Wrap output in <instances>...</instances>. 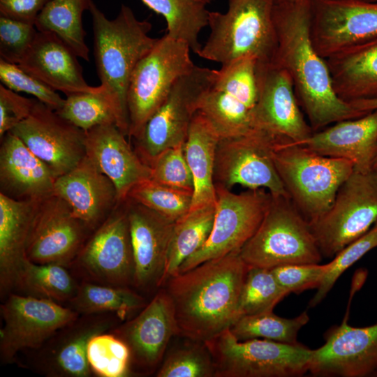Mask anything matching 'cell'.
Masks as SVG:
<instances>
[{
  "instance_id": "1",
  "label": "cell",
  "mask_w": 377,
  "mask_h": 377,
  "mask_svg": "<svg viewBox=\"0 0 377 377\" xmlns=\"http://www.w3.org/2000/svg\"><path fill=\"white\" fill-rule=\"evenodd\" d=\"M311 15V0L274 3L277 45L271 61L289 74L299 105L316 132L367 112L355 110L335 93L326 61L312 44Z\"/></svg>"
},
{
  "instance_id": "2",
  "label": "cell",
  "mask_w": 377,
  "mask_h": 377,
  "mask_svg": "<svg viewBox=\"0 0 377 377\" xmlns=\"http://www.w3.org/2000/svg\"><path fill=\"white\" fill-rule=\"evenodd\" d=\"M249 267L239 252L205 261L167 279L179 335L204 342L239 318V297Z\"/></svg>"
},
{
  "instance_id": "3",
  "label": "cell",
  "mask_w": 377,
  "mask_h": 377,
  "mask_svg": "<svg viewBox=\"0 0 377 377\" xmlns=\"http://www.w3.org/2000/svg\"><path fill=\"white\" fill-rule=\"evenodd\" d=\"M89 10L101 86L114 108L117 126L128 136L127 91L130 78L138 63L152 49L158 38L149 35L151 24L137 19L128 6L122 5L112 20L107 18L93 1Z\"/></svg>"
},
{
  "instance_id": "4",
  "label": "cell",
  "mask_w": 377,
  "mask_h": 377,
  "mask_svg": "<svg viewBox=\"0 0 377 377\" xmlns=\"http://www.w3.org/2000/svg\"><path fill=\"white\" fill-rule=\"evenodd\" d=\"M273 156L288 197L309 223L330 208L354 171L348 160L323 156L289 140L277 143Z\"/></svg>"
},
{
  "instance_id": "5",
  "label": "cell",
  "mask_w": 377,
  "mask_h": 377,
  "mask_svg": "<svg viewBox=\"0 0 377 377\" xmlns=\"http://www.w3.org/2000/svg\"><path fill=\"white\" fill-rule=\"evenodd\" d=\"M275 0H228L226 13L209 12L210 34L198 53L205 59L230 63L252 55L271 61L277 40L273 20Z\"/></svg>"
},
{
  "instance_id": "6",
  "label": "cell",
  "mask_w": 377,
  "mask_h": 377,
  "mask_svg": "<svg viewBox=\"0 0 377 377\" xmlns=\"http://www.w3.org/2000/svg\"><path fill=\"white\" fill-rule=\"evenodd\" d=\"M239 254L249 267L267 269L319 263L323 258L309 222L290 198L272 194L260 226Z\"/></svg>"
},
{
  "instance_id": "7",
  "label": "cell",
  "mask_w": 377,
  "mask_h": 377,
  "mask_svg": "<svg viewBox=\"0 0 377 377\" xmlns=\"http://www.w3.org/2000/svg\"><path fill=\"white\" fill-rule=\"evenodd\" d=\"M214 377H291L309 371L312 350L267 339L238 341L228 328L204 341Z\"/></svg>"
},
{
  "instance_id": "8",
  "label": "cell",
  "mask_w": 377,
  "mask_h": 377,
  "mask_svg": "<svg viewBox=\"0 0 377 377\" xmlns=\"http://www.w3.org/2000/svg\"><path fill=\"white\" fill-rule=\"evenodd\" d=\"M189 45L167 34L138 63L129 81L127 107L128 137L138 139L152 114L163 103L175 82L195 64Z\"/></svg>"
},
{
  "instance_id": "9",
  "label": "cell",
  "mask_w": 377,
  "mask_h": 377,
  "mask_svg": "<svg viewBox=\"0 0 377 377\" xmlns=\"http://www.w3.org/2000/svg\"><path fill=\"white\" fill-rule=\"evenodd\" d=\"M377 221V172L354 170L339 188L330 208L309 223L324 258H334Z\"/></svg>"
},
{
  "instance_id": "10",
  "label": "cell",
  "mask_w": 377,
  "mask_h": 377,
  "mask_svg": "<svg viewBox=\"0 0 377 377\" xmlns=\"http://www.w3.org/2000/svg\"><path fill=\"white\" fill-rule=\"evenodd\" d=\"M283 140H287L257 128L242 135L219 139L215 154V186L230 190L241 185L288 196L273 156L275 146Z\"/></svg>"
},
{
  "instance_id": "11",
  "label": "cell",
  "mask_w": 377,
  "mask_h": 377,
  "mask_svg": "<svg viewBox=\"0 0 377 377\" xmlns=\"http://www.w3.org/2000/svg\"><path fill=\"white\" fill-rule=\"evenodd\" d=\"M215 188L216 212L209 237L182 264L178 274L205 261L239 252L258 229L272 200L271 193L265 188L237 194L221 186Z\"/></svg>"
},
{
  "instance_id": "12",
  "label": "cell",
  "mask_w": 377,
  "mask_h": 377,
  "mask_svg": "<svg viewBox=\"0 0 377 377\" xmlns=\"http://www.w3.org/2000/svg\"><path fill=\"white\" fill-rule=\"evenodd\" d=\"M215 69L195 67L182 76L135 140L148 165L164 150L184 145L202 94L212 84Z\"/></svg>"
},
{
  "instance_id": "13",
  "label": "cell",
  "mask_w": 377,
  "mask_h": 377,
  "mask_svg": "<svg viewBox=\"0 0 377 377\" xmlns=\"http://www.w3.org/2000/svg\"><path fill=\"white\" fill-rule=\"evenodd\" d=\"M4 326L0 331V354L4 362L18 352L41 348L59 330L79 313L53 300L10 294L1 305Z\"/></svg>"
},
{
  "instance_id": "14",
  "label": "cell",
  "mask_w": 377,
  "mask_h": 377,
  "mask_svg": "<svg viewBox=\"0 0 377 377\" xmlns=\"http://www.w3.org/2000/svg\"><path fill=\"white\" fill-rule=\"evenodd\" d=\"M74 262L83 273L100 283L133 285L135 265L126 200L84 243Z\"/></svg>"
},
{
  "instance_id": "15",
  "label": "cell",
  "mask_w": 377,
  "mask_h": 377,
  "mask_svg": "<svg viewBox=\"0 0 377 377\" xmlns=\"http://www.w3.org/2000/svg\"><path fill=\"white\" fill-rule=\"evenodd\" d=\"M311 39L324 59L377 38V1L311 0Z\"/></svg>"
},
{
  "instance_id": "16",
  "label": "cell",
  "mask_w": 377,
  "mask_h": 377,
  "mask_svg": "<svg viewBox=\"0 0 377 377\" xmlns=\"http://www.w3.org/2000/svg\"><path fill=\"white\" fill-rule=\"evenodd\" d=\"M10 131L56 178L70 172L86 156V133L38 100L30 115Z\"/></svg>"
},
{
  "instance_id": "17",
  "label": "cell",
  "mask_w": 377,
  "mask_h": 377,
  "mask_svg": "<svg viewBox=\"0 0 377 377\" xmlns=\"http://www.w3.org/2000/svg\"><path fill=\"white\" fill-rule=\"evenodd\" d=\"M257 80L253 128L294 143L308 139L313 131L303 115L288 72L272 61L258 62Z\"/></svg>"
},
{
  "instance_id": "18",
  "label": "cell",
  "mask_w": 377,
  "mask_h": 377,
  "mask_svg": "<svg viewBox=\"0 0 377 377\" xmlns=\"http://www.w3.org/2000/svg\"><path fill=\"white\" fill-rule=\"evenodd\" d=\"M86 227L69 205L54 193L40 201L28 242L26 256L35 263L67 267L84 244Z\"/></svg>"
},
{
  "instance_id": "19",
  "label": "cell",
  "mask_w": 377,
  "mask_h": 377,
  "mask_svg": "<svg viewBox=\"0 0 377 377\" xmlns=\"http://www.w3.org/2000/svg\"><path fill=\"white\" fill-rule=\"evenodd\" d=\"M325 343L312 350L309 371L316 376L365 377L377 372V323L355 327L334 326Z\"/></svg>"
},
{
  "instance_id": "20",
  "label": "cell",
  "mask_w": 377,
  "mask_h": 377,
  "mask_svg": "<svg viewBox=\"0 0 377 377\" xmlns=\"http://www.w3.org/2000/svg\"><path fill=\"white\" fill-rule=\"evenodd\" d=\"M133 251V286L144 290L163 285L167 257L175 221L126 200Z\"/></svg>"
},
{
  "instance_id": "21",
  "label": "cell",
  "mask_w": 377,
  "mask_h": 377,
  "mask_svg": "<svg viewBox=\"0 0 377 377\" xmlns=\"http://www.w3.org/2000/svg\"><path fill=\"white\" fill-rule=\"evenodd\" d=\"M114 334L128 346L131 362L145 371L154 370L172 337L179 335L174 305L165 289L158 291L135 318Z\"/></svg>"
},
{
  "instance_id": "22",
  "label": "cell",
  "mask_w": 377,
  "mask_h": 377,
  "mask_svg": "<svg viewBox=\"0 0 377 377\" xmlns=\"http://www.w3.org/2000/svg\"><path fill=\"white\" fill-rule=\"evenodd\" d=\"M85 133L86 156L113 182L119 202L127 199L134 186L151 179V167L132 149L115 124Z\"/></svg>"
},
{
  "instance_id": "23",
  "label": "cell",
  "mask_w": 377,
  "mask_h": 377,
  "mask_svg": "<svg viewBox=\"0 0 377 377\" xmlns=\"http://www.w3.org/2000/svg\"><path fill=\"white\" fill-rule=\"evenodd\" d=\"M54 193L69 205L87 230L98 228L120 203L113 182L87 156L56 178Z\"/></svg>"
},
{
  "instance_id": "24",
  "label": "cell",
  "mask_w": 377,
  "mask_h": 377,
  "mask_svg": "<svg viewBox=\"0 0 377 377\" xmlns=\"http://www.w3.org/2000/svg\"><path fill=\"white\" fill-rule=\"evenodd\" d=\"M89 314L59 330L43 346L41 369L47 376L87 377L91 374L87 350L90 339L114 325L110 316Z\"/></svg>"
},
{
  "instance_id": "25",
  "label": "cell",
  "mask_w": 377,
  "mask_h": 377,
  "mask_svg": "<svg viewBox=\"0 0 377 377\" xmlns=\"http://www.w3.org/2000/svg\"><path fill=\"white\" fill-rule=\"evenodd\" d=\"M295 144L323 156L348 160L356 171L373 170L377 155V110L334 123Z\"/></svg>"
},
{
  "instance_id": "26",
  "label": "cell",
  "mask_w": 377,
  "mask_h": 377,
  "mask_svg": "<svg viewBox=\"0 0 377 377\" xmlns=\"http://www.w3.org/2000/svg\"><path fill=\"white\" fill-rule=\"evenodd\" d=\"M77 57L55 34L38 31L18 66L66 96L96 91L98 87H91L85 81Z\"/></svg>"
},
{
  "instance_id": "27",
  "label": "cell",
  "mask_w": 377,
  "mask_h": 377,
  "mask_svg": "<svg viewBox=\"0 0 377 377\" xmlns=\"http://www.w3.org/2000/svg\"><path fill=\"white\" fill-rule=\"evenodd\" d=\"M56 177L11 131L1 138L0 187L17 200H41L54 193Z\"/></svg>"
},
{
  "instance_id": "28",
  "label": "cell",
  "mask_w": 377,
  "mask_h": 377,
  "mask_svg": "<svg viewBox=\"0 0 377 377\" xmlns=\"http://www.w3.org/2000/svg\"><path fill=\"white\" fill-rule=\"evenodd\" d=\"M40 200H17L0 193V291L17 286Z\"/></svg>"
},
{
  "instance_id": "29",
  "label": "cell",
  "mask_w": 377,
  "mask_h": 377,
  "mask_svg": "<svg viewBox=\"0 0 377 377\" xmlns=\"http://www.w3.org/2000/svg\"><path fill=\"white\" fill-rule=\"evenodd\" d=\"M337 95L350 102L377 98V38L325 59Z\"/></svg>"
},
{
  "instance_id": "30",
  "label": "cell",
  "mask_w": 377,
  "mask_h": 377,
  "mask_svg": "<svg viewBox=\"0 0 377 377\" xmlns=\"http://www.w3.org/2000/svg\"><path fill=\"white\" fill-rule=\"evenodd\" d=\"M219 139L209 124L196 112L184 145L185 158L193 179L190 209L216 205L214 174L216 149Z\"/></svg>"
},
{
  "instance_id": "31",
  "label": "cell",
  "mask_w": 377,
  "mask_h": 377,
  "mask_svg": "<svg viewBox=\"0 0 377 377\" xmlns=\"http://www.w3.org/2000/svg\"><path fill=\"white\" fill-rule=\"evenodd\" d=\"M215 212L216 205H209L191 209L175 221L163 285L168 279L177 274L182 264L207 242L213 228Z\"/></svg>"
},
{
  "instance_id": "32",
  "label": "cell",
  "mask_w": 377,
  "mask_h": 377,
  "mask_svg": "<svg viewBox=\"0 0 377 377\" xmlns=\"http://www.w3.org/2000/svg\"><path fill=\"white\" fill-rule=\"evenodd\" d=\"M91 0H50L35 22L39 31H50L60 38L78 57L89 60L82 15Z\"/></svg>"
},
{
  "instance_id": "33",
  "label": "cell",
  "mask_w": 377,
  "mask_h": 377,
  "mask_svg": "<svg viewBox=\"0 0 377 377\" xmlns=\"http://www.w3.org/2000/svg\"><path fill=\"white\" fill-rule=\"evenodd\" d=\"M149 8L161 15L166 21L167 34L186 43L198 54L202 44L201 31L208 26L211 0H142Z\"/></svg>"
},
{
  "instance_id": "34",
  "label": "cell",
  "mask_w": 377,
  "mask_h": 377,
  "mask_svg": "<svg viewBox=\"0 0 377 377\" xmlns=\"http://www.w3.org/2000/svg\"><path fill=\"white\" fill-rule=\"evenodd\" d=\"M212 84L200 96L197 112L209 124L220 139L250 132L253 128L252 110L234 96Z\"/></svg>"
},
{
  "instance_id": "35",
  "label": "cell",
  "mask_w": 377,
  "mask_h": 377,
  "mask_svg": "<svg viewBox=\"0 0 377 377\" xmlns=\"http://www.w3.org/2000/svg\"><path fill=\"white\" fill-rule=\"evenodd\" d=\"M73 309L84 315L114 313L124 319L129 313L147 304L141 295L128 287L99 285L84 282L69 301Z\"/></svg>"
},
{
  "instance_id": "36",
  "label": "cell",
  "mask_w": 377,
  "mask_h": 377,
  "mask_svg": "<svg viewBox=\"0 0 377 377\" xmlns=\"http://www.w3.org/2000/svg\"><path fill=\"white\" fill-rule=\"evenodd\" d=\"M78 286L65 266L35 263L27 259L16 287L38 297L69 302L76 295Z\"/></svg>"
},
{
  "instance_id": "37",
  "label": "cell",
  "mask_w": 377,
  "mask_h": 377,
  "mask_svg": "<svg viewBox=\"0 0 377 377\" xmlns=\"http://www.w3.org/2000/svg\"><path fill=\"white\" fill-rule=\"evenodd\" d=\"M309 320L304 311L293 318L276 316L272 311L239 317L230 327V330L238 341L263 338L273 341L298 344L299 331Z\"/></svg>"
},
{
  "instance_id": "38",
  "label": "cell",
  "mask_w": 377,
  "mask_h": 377,
  "mask_svg": "<svg viewBox=\"0 0 377 377\" xmlns=\"http://www.w3.org/2000/svg\"><path fill=\"white\" fill-rule=\"evenodd\" d=\"M56 112L84 132L100 125H117L114 108L101 85L94 91L67 95Z\"/></svg>"
},
{
  "instance_id": "39",
  "label": "cell",
  "mask_w": 377,
  "mask_h": 377,
  "mask_svg": "<svg viewBox=\"0 0 377 377\" xmlns=\"http://www.w3.org/2000/svg\"><path fill=\"white\" fill-rule=\"evenodd\" d=\"M288 295L271 269L249 267L239 300V317L272 311Z\"/></svg>"
},
{
  "instance_id": "40",
  "label": "cell",
  "mask_w": 377,
  "mask_h": 377,
  "mask_svg": "<svg viewBox=\"0 0 377 377\" xmlns=\"http://www.w3.org/2000/svg\"><path fill=\"white\" fill-rule=\"evenodd\" d=\"M252 55L240 57L215 70L212 86L225 91L253 110L258 95L257 66Z\"/></svg>"
},
{
  "instance_id": "41",
  "label": "cell",
  "mask_w": 377,
  "mask_h": 377,
  "mask_svg": "<svg viewBox=\"0 0 377 377\" xmlns=\"http://www.w3.org/2000/svg\"><path fill=\"white\" fill-rule=\"evenodd\" d=\"M127 198L176 221L190 210L193 192L166 186L150 179L134 186Z\"/></svg>"
},
{
  "instance_id": "42",
  "label": "cell",
  "mask_w": 377,
  "mask_h": 377,
  "mask_svg": "<svg viewBox=\"0 0 377 377\" xmlns=\"http://www.w3.org/2000/svg\"><path fill=\"white\" fill-rule=\"evenodd\" d=\"M87 355L91 371L102 377H122L131 364L130 350L114 334L105 332L93 337L87 346Z\"/></svg>"
},
{
  "instance_id": "43",
  "label": "cell",
  "mask_w": 377,
  "mask_h": 377,
  "mask_svg": "<svg viewBox=\"0 0 377 377\" xmlns=\"http://www.w3.org/2000/svg\"><path fill=\"white\" fill-rule=\"evenodd\" d=\"M215 369L205 343L190 341L170 352L158 369V377H214Z\"/></svg>"
},
{
  "instance_id": "44",
  "label": "cell",
  "mask_w": 377,
  "mask_h": 377,
  "mask_svg": "<svg viewBox=\"0 0 377 377\" xmlns=\"http://www.w3.org/2000/svg\"><path fill=\"white\" fill-rule=\"evenodd\" d=\"M376 247L377 221L366 234L346 246L327 263V271L317 292L309 301V306L314 307L320 304L343 272Z\"/></svg>"
},
{
  "instance_id": "45",
  "label": "cell",
  "mask_w": 377,
  "mask_h": 377,
  "mask_svg": "<svg viewBox=\"0 0 377 377\" xmlns=\"http://www.w3.org/2000/svg\"><path fill=\"white\" fill-rule=\"evenodd\" d=\"M149 165L151 180L193 193V176L185 158L184 145L164 150Z\"/></svg>"
},
{
  "instance_id": "46",
  "label": "cell",
  "mask_w": 377,
  "mask_h": 377,
  "mask_svg": "<svg viewBox=\"0 0 377 377\" xmlns=\"http://www.w3.org/2000/svg\"><path fill=\"white\" fill-rule=\"evenodd\" d=\"M0 80L3 85L15 91L31 94L54 111L63 105L64 99L48 85L24 71L17 64L0 59Z\"/></svg>"
},
{
  "instance_id": "47",
  "label": "cell",
  "mask_w": 377,
  "mask_h": 377,
  "mask_svg": "<svg viewBox=\"0 0 377 377\" xmlns=\"http://www.w3.org/2000/svg\"><path fill=\"white\" fill-rule=\"evenodd\" d=\"M37 33L34 24L0 15V59L18 65Z\"/></svg>"
},
{
  "instance_id": "48",
  "label": "cell",
  "mask_w": 377,
  "mask_h": 377,
  "mask_svg": "<svg viewBox=\"0 0 377 377\" xmlns=\"http://www.w3.org/2000/svg\"><path fill=\"white\" fill-rule=\"evenodd\" d=\"M327 265L319 263L286 265L272 269L279 285L288 294L318 288Z\"/></svg>"
},
{
  "instance_id": "49",
  "label": "cell",
  "mask_w": 377,
  "mask_h": 377,
  "mask_svg": "<svg viewBox=\"0 0 377 377\" xmlns=\"http://www.w3.org/2000/svg\"><path fill=\"white\" fill-rule=\"evenodd\" d=\"M37 99L28 98L0 85V138L31 113Z\"/></svg>"
},
{
  "instance_id": "50",
  "label": "cell",
  "mask_w": 377,
  "mask_h": 377,
  "mask_svg": "<svg viewBox=\"0 0 377 377\" xmlns=\"http://www.w3.org/2000/svg\"><path fill=\"white\" fill-rule=\"evenodd\" d=\"M50 0H0V15L35 25Z\"/></svg>"
},
{
  "instance_id": "51",
  "label": "cell",
  "mask_w": 377,
  "mask_h": 377,
  "mask_svg": "<svg viewBox=\"0 0 377 377\" xmlns=\"http://www.w3.org/2000/svg\"><path fill=\"white\" fill-rule=\"evenodd\" d=\"M355 110L370 112L377 110V98L370 99H360L348 102Z\"/></svg>"
},
{
  "instance_id": "52",
  "label": "cell",
  "mask_w": 377,
  "mask_h": 377,
  "mask_svg": "<svg viewBox=\"0 0 377 377\" xmlns=\"http://www.w3.org/2000/svg\"><path fill=\"white\" fill-rule=\"evenodd\" d=\"M300 1V0H275V2L276 3H279V2H293V1ZM370 1H377V0H370Z\"/></svg>"
},
{
  "instance_id": "53",
  "label": "cell",
  "mask_w": 377,
  "mask_h": 377,
  "mask_svg": "<svg viewBox=\"0 0 377 377\" xmlns=\"http://www.w3.org/2000/svg\"><path fill=\"white\" fill-rule=\"evenodd\" d=\"M373 170L377 172V155H376V157L374 160V165H373Z\"/></svg>"
},
{
  "instance_id": "54",
  "label": "cell",
  "mask_w": 377,
  "mask_h": 377,
  "mask_svg": "<svg viewBox=\"0 0 377 377\" xmlns=\"http://www.w3.org/2000/svg\"><path fill=\"white\" fill-rule=\"evenodd\" d=\"M375 376H377V372H376V374Z\"/></svg>"
}]
</instances>
